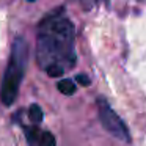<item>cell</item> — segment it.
<instances>
[{
    "mask_svg": "<svg viewBox=\"0 0 146 146\" xmlns=\"http://www.w3.org/2000/svg\"><path fill=\"white\" fill-rule=\"evenodd\" d=\"M57 88H58V91L64 96H72L77 90L74 80H71V79H61L60 82L57 83Z\"/></svg>",
    "mask_w": 146,
    "mask_h": 146,
    "instance_id": "cell-5",
    "label": "cell"
},
{
    "mask_svg": "<svg viewBox=\"0 0 146 146\" xmlns=\"http://www.w3.org/2000/svg\"><path fill=\"white\" fill-rule=\"evenodd\" d=\"M107 2L108 0H79V3L85 10H93L94 7H99L101 3H107Z\"/></svg>",
    "mask_w": 146,
    "mask_h": 146,
    "instance_id": "cell-7",
    "label": "cell"
},
{
    "mask_svg": "<svg viewBox=\"0 0 146 146\" xmlns=\"http://www.w3.org/2000/svg\"><path fill=\"white\" fill-rule=\"evenodd\" d=\"M29 115H30V119L33 121V123H41L42 121V116H44V113H42L41 107H39L38 104H33L30 105V110H29Z\"/></svg>",
    "mask_w": 146,
    "mask_h": 146,
    "instance_id": "cell-6",
    "label": "cell"
},
{
    "mask_svg": "<svg viewBox=\"0 0 146 146\" xmlns=\"http://www.w3.org/2000/svg\"><path fill=\"white\" fill-rule=\"evenodd\" d=\"M46 74H47L49 77H54V79H57V77H61L64 74V69L60 66H50L46 69Z\"/></svg>",
    "mask_w": 146,
    "mask_h": 146,
    "instance_id": "cell-8",
    "label": "cell"
},
{
    "mask_svg": "<svg viewBox=\"0 0 146 146\" xmlns=\"http://www.w3.org/2000/svg\"><path fill=\"white\" fill-rule=\"evenodd\" d=\"M76 30L64 16V10L54 11L41 21L36 36V61L42 69L60 66L64 71L76 66Z\"/></svg>",
    "mask_w": 146,
    "mask_h": 146,
    "instance_id": "cell-1",
    "label": "cell"
},
{
    "mask_svg": "<svg viewBox=\"0 0 146 146\" xmlns=\"http://www.w3.org/2000/svg\"><path fill=\"white\" fill-rule=\"evenodd\" d=\"M25 137L30 146H57V140L47 130H39L38 127H24Z\"/></svg>",
    "mask_w": 146,
    "mask_h": 146,
    "instance_id": "cell-4",
    "label": "cell"
},
{
    "mask_svg": "<svg viewBox=\"0 0 146 146\" xmlns=\"http://www.w3.org/2000/svg\"><path fill=\"white\" fill-rule=\"evenodd\" d=\"M29 2H35V0H29Z\"/></svg>",
    "mask_w": 146,
    "mask_h": 146,
    "instance_id": "cell-10",
    "label": "cell"
},
{
    "mask_svg": "<svg viewBox=\"0 0 146 146\" xmlns=\"http://www.w3.org/2000/svg\"><path fill=\"white\" fill-rule=\"evenodd\" d=\"M76 82L77 83H80V85H83V86H90V77L88 76H85V74H79V76L76 77Z\"/></svg>",
    "mask_w": 146,
    "mask_h": 146,
    "instance_id": "cell-9",
    "label": "cell"
},
{
    "mask_svg": "<svg viewBox=\"0 0 146 146\" xmlns=\"http://www.w3.org/2000/svg\"><path fill=\"white\" fill-rule=\"evenodd\" d=\"M96 105H98V115H99V121H101L102 127L116 140L124 141V143H130V132L127 129L126 123L110 107V104L104 98H98L96 99Z\"/></svg>",
    "mask_w": 146,
    "mask_h": 146,
    "instance_id": "cell-3",
    "label": "cell"
},
{
    "mask_svg": "<svg viewBox=\"0 0 146 146\" xmlns=\"http://www.w3.org/2000/svg\"><path fill=\"white\" fill-rule=\"evenodd\" d=\"M27 61H29V44L22 36H17L11 46L10 60L0 85V101L5 107L13 105L16 101L21 82L25 74Z\"/></svg>",
    "mask_w": 146,
    "mask_h": 146,
    "instance_id": "cell-2",
    "label": "cell"
}]
</instances>
